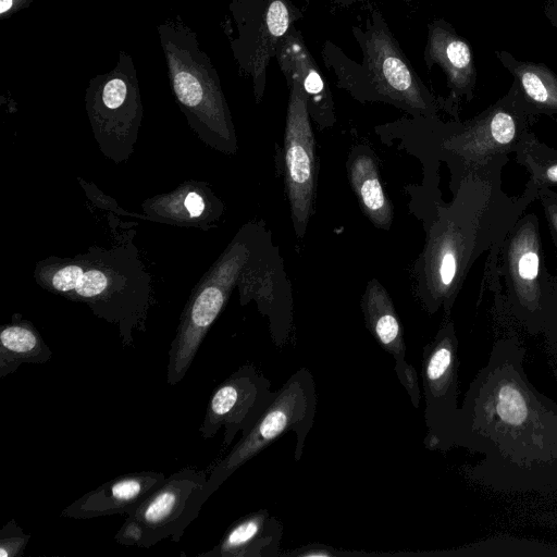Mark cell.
I'll return each mask as SVG.
<instances>
[{
  "label": "cell",
  "mask_w": 557,
  "mask_h": 557,
  "mask_svg": "<svg viewBox=\"0 0 557 557\" xmlns=\"http://www.w3.org/2000/svg\"><path fill=\"white\" fill-rule=\"evenodd\" d=\"M495 55L512 75L513 84L530 113L557 114V75L548 66L518 60L504 50L495 51Z\"/></svg>",
  "instance_id": "17"
},
{
  "label": "cell",
  "mask_w": 557,
  "mask_h": 557,
  "mask_svg": "<svg viewBox=\"0 0 557 557\" xmlns=\"http://www.w3.org/2000/svg\"><path fill=\"white\" fill-rule=\"evenodd\" d=\"M157 471H136L114 478L87 492L61 512V517L86 520L102 516L131 515L165 481Z\"/></svg>",
  "instance_id": "11"
},
{
  "label": "cell",
  "mask_w": 557,
  "mask_h": 557,
  "mask_svg": "<svg viewBox=\"0 0 557 557\" xmlns=\"http://www.w3.org/2000/svg\"><path fill=\"white\" fill-rule=\"evenodd\" d=\"M317 392L311 372L297 370L274 395L250 431L211 470L207 480L210 497L236 470L288 432L296 435L294 458L299 461L317 411Z\"/></svg>",
  "instance_id": "3"
},
{
  "label": "cell",
  "mask_w": 557,
  "mask_h": 557,
  "mask_svg": "<svg viewBox=\"0 0 557 557\" xmlns=\"http://www.w3.org/2000/svg\"><path fill=\"white\" fill-rule=\"evenodd\" d=\"M32 2L33 0H0V15L2 18L10 16Z\"/></svg>",
  "instance_id": "25"
},
{
  "label": "cell",
  "mask_w": 557,
  "mask_h": 557,
  "mask_svg": "<svg viewBox=\"0 0 557 557\" xmlns=\"http://www.w3.org/2000/svg\"><path fill=\"white\" fill-rule=\"evenodd\" d=\"M540 259L535 250H525L518 260V274L525 282L534 281L539 275Z\"/></svg>",
  "instance_id": "23"
},
{
  "label": "cell",
  "mask_w": 557,
  "mask_h": 557,
  "mask_svg": "<svg viewBox=\"0 0 557 557\" xmlns=\"http://www.w3.org/2000/svg\"><path fill=\"white\" fill-rule=\"evenodd\" d=\"M245 301L255 299L260 313L268 318L270 334L276 347H282L293 329L292 286L284 271L283 258L271 233L259 226L249 259L242 272Z\"/></svg>",
  "instance_id": "9"
},
{
  "label": "cell",
  "mask_w": 557,
  "mask_h": 557,
  "mask_svg": "<svg viewBox=\"0 0 557 557\" xmlns=\"http://www.w3.org/2000/svg\"><path fill=\"white\" fill-rule=\"evenodd\" d=\"M544 177L549 183H557V163H554L545 169Z\"/></svg>",
  "instance_id": "28"
},
{
  "label": "cell",
  "mask_w": 557,
  "mask_h": 557,
  "mask_svg": "<svg viewBox=\"0 0 557 557\" xmlns=\"http://www.w3.org/2000/svg\"><path fill=\"white\" fill-rule=\"evenodd\" d=\"M454 343L443 330L435 341L423 349L422 380L425 398V421L429 429L425 446L434 448L441 440V421L447 400L454 370Z\"/></svg>",
  "instance_id": "15"
},
{
  "label": "cell",
  "mask_w": 557,
  "mask_h": 557,
  "mask_svg": "<svg viewBox=\"0 0 557 557\" xmlns=\"http://www.w3.org/2000/svg\"><path fill=\"white\" fill-rule=\"evenodd\" d=\"M52 350L28 322H13L0 331V377L14 373L23 363H46Z\"/></svg>",
  "instance_id": "18"
},
{
  "label": "cell",
  "mask_w": 557,
  "mask_h": 557,
  "mask_svg": "<svg viewBox=\"0 0 557 557\" xmlns=\"http://www.w3.org/2000/svg\"><path fill=\"white\" fill-rule=\"evenodd\" d=\"M259 225L249 224L235 238L208 284L184 312L174 336L166 367V382L180 383L189 370L210 326L225 306L251 253Z\"/></svg>",
  "instance_id": "4"
},
{
  "label": "cell",
  "mask_w": 557,
  "mask_h": 557,
  "mask_svg": "<svg viewBox=\"0 0 557 557\" xmlns=\"http://www.w3.org/2000/svg\"><path fill=\"white\" fill-rule=\"evenodd\" d=\"M544 12L548 21L557 29V0H546Z\"/></svg>",
  "instance_id": "27"
},
{
  "label": "cell",
  "mask_w": 557,
  "mask_h": 557,
  "mask_svg": "<svg viewBox=\"0 0 557 557\" xmlns=\"http://www.w3.org/2000/svg\"><path fill=\"white\" fill-rule=\"evenodd\" d=\"M184 206L191 216H199L205 208L202 198L197 193H189L185 198Z\"/></svg>",
  "instance_id": "26"
},
{
  "label": "cell",
  "mask_w": 557,
  "mask_h": 557,
  "mask_svg": "<svg viewBox=\"0 0 557 557\" xmlns=\"http://www.w3.org/2000/svg\"><path fill=\"white\" fill-rule=\"evenodd\" d=\"M335 1H339L342 3H347V2H354V1H358V0H335Z\"/></svg>",
  "instance_id": "29"
},
{
  "label": "cell",
  "mask_w": 557,
  "mask_h": 557,
  "mask_svg": "<svg viewBox=\"0 0 557 557\" xmlns=\"http://www.w3.org/2000/svg\"><path fill=\"white\" fill-rule=\"evenodd\" d=\"M360 304L367 329L393 357L396 375L413 407L418 408L421 397L418 374L407 362L404 330L389 294L376 278H372L366 286Z\"/></svg>",
  "instance_id": "10"
},
{
  "label": "cell",
  "mask_w": 557,
  "mask_h": 557,
  "mask_svg": "<svg viewBox=\"0 0 557 557\" xmlns=\"http://www.w3.org/2000/svg\"><path fill=\"white\" fill-rule=\"evenodd\" d=\"M30 534L25 533L14 519L0 530V557H18L28 544Z\"/></svg>",
  "instance_id": "21"
},
{
  "label": "cell",
  "mask_w": 557,
  "mask_h": 557,
  "mask_svg": "<svg viewBox=\"0 0 557 557\" xmlns=\"http://www.w3.org/2000/svg\"><path fill=\"white\" fill-rule=\"evenodd\" d=\"M289 97L284 128V182L295 235L302 239L313 213L318 176L315 143L307 97L294 75H285Z\"/></svg>",
  "instance_id": "5"
},
{
  "label": "cell",
  "mask_w": 557,
  "mask_h": 557,
  "mask_svg": "<svg viewBox=\"0 0 557 557\" xmlns=\"http://www.w3.org/2000/svg\"><path fill=\"white\" fill-rule=\"evenodd\" d=\"M208 475L194 467L183 468L169 476L131 513L145 528L141 548L171 539L178 542L186 528L198 517L207 495Z\"/></svg>",
  "instance_id": "7"
},
{
  "label": "cell",
  "mask_w": 557,
  "mask_h": 557,
  "mask_svg": "<svg viewBox=\"0 0 557 557\" xmlns=\"http://www.w3.org/2000/svg\"><path fill=\"white\" fill-rule=\"evenodd\" d=\"M405 1L410 2L411 0H405Z\"/></svg>",
  "instance_id": "30"
},
{
  "label": "cell",
  "mask_w": 557,
  "mask_h": 557,
  "mask_svg": "<svg viewBox=\"0 0 557 557\" xmlns=\"http://www.w3.org/2000/svg\"><path fill=\"white\" fill-rule=\"evenodd\" d=\"M352 33L362 52L360 64L330 41L321 52L339 88L360 102H384L416 119L450 112L447 99L435 97L420 79L380 11L372 10L364 27L355 26Z\"/></svg>",
  "instance_id": "1"
},
{
  "label": "cell",
  "mask_w": 557,
  "mask_h": 557,
  "mask_svg": "<svg viewBox=\"0 0 557 557\" xmlns=\"http://www.w3.org/2000/svg\"><path fill=\"white\" fill-rule=\"evenodd\" d=\"M283 524L267 509L234 521L220 542L199 557H275L280 555Z\"/></svg>",
  "instance_id": "14"
},
{
  "label": "cell",
  "mask_w": 557,
  "mask_h": 557,
  "mask_svg": "<svg viewBox=\"0 0 557 557\" xmlns=\"http://www.w3.org/2000/svg\"><path fill=\"white\" fill-rule=\"evenodd\" d=\"M346 169L362 213L376 228L388 231L394 219L393 206L383 189L374 152L367 145L355 146Z\"/></svg>",
  "instance_id": "16"
},
{
  "label": "cell",
  "mask_w": 557,
  "mask_h": 557,
  "mask_svg": "<svg viewBox=\"0 0 557 557\" xmlns=\"http://www.w3.org/2000/svg\"><path fill=\"white\" fill-rule=\"evenodd\" d=\"M496 410L500 419L511 425L522 424L528 414L522 394L511 384L499 388Z\"/></svg>",
  "instance_id": "20"
},
{
  "label": "cell",
  "mask_w": 557,
  "mask_h": 557,
  "mask_svg": "<svg viewBox=\"0 0 557 557\" xmlns=\"http://www.w3.org/2000/svg\"><path fill=\"white\" fill-rule=\"evenodd\" d=\"M157 29L178 102L234 151L236 140L220 79L196 34L180 21H166Z\"/></svg>",
  "instance_id": "2"
},
{
  "label": "cell",
  "mask_w": 557,
  "mask_h": 557,
  "mask_svg": "<svg viewBox=\"0 0 557 557\" xmlns=\"http://www.w3.org/2000/svg\"><path fill=\"white\" fill-rule=\"evenodd\" d=\"M341 555L335 548L322 544H309L287 554L295 557H332Z\"/></svg>",
  "instance_id": "24"
},
{
  "label": "cell",
  "mask_w": 557,
  "mask_h": 557,
  "mask_svg": "<svg viewBox=\"0 0 557 557\" xmlns=\"http://www.w3.org/2000/svg\"><path fill=\"white\" fill-rule=\"evenodd\" d=\"M230 8L238 29L231 46L239 67L251 76L259 102L269 62L301 13L289 0H233Z\"/></svg>",
  "instance_id": "6"
},
{
  "label": "cell",
  "mask_w": 557,
  "mask_h": 557,
  "mask_svg": "<svg viewBox=\"0 0 557 557\" xmlns=\"http://www.w3.org/2000/svg\"><path fill=\"white\" fill-rule=\"evenodd\" d=\"M51 285L58 292L75 293L83 299L91 300L108 289L109 278L101 270L85 271L77 264H69L52 274Z\"/></svg>",
  "instance_id": "19"
},
{
  "label": "cell",
  "mask_w": 557,
  "mask_h": 557,
  "mask_svg": "<svg viewBox=\"0 0 557 557\" xmlns=\"http://www.w3.org/2000/svg\"><path fill=\"white\" fill-rule=\"evenodd\" d=\"M423 57L429 70L436 64L446 75L447 103L454 113L457 102L462 98L470 100L475 87L476 70L469 42L448 22L436 18L428 26Z\"/></svg>",
  "instance_id": "12"
},
{
  "label": "cell",
  "mask_w": 557,
  "mask_h": 557,
  "mask_svg": "<svg viewBox=\"0 0 557 557\" xmlns=\"http://www.w3.org/2000/svg\"><path fill=\"white\" fill-rule=\"evenodd\" d=\"M275 58L284 75H294L298 79L307 97L310 117L321 129L332 127L336 115L331 90L294 26L278 42Z\"/></svg>",
  "instance_id": "13"
},
{
  "label": "cell",
  "mask_w": 557,
  "mask_h": 557,
  "mask_svg": "<svg viewBox=\"0 0 557 557\" xmlns=\"http://www.w3.org/2000/svg\"><path fill=\"white\" fill-rule=\"evenodd\" d=\"M274 392L258 368L243 364L211 394L199 426L201 437L211 438L223 428L222 446L230 447L238 433L246 435L256 424Z\"/></svg>",
  "instance_id": "8"
},
{
  "label": "cell",
  "mask_w": 557,
  "mask_h": 557,
  "mask_svg": "<svg viewBox=\"0 0 557 557\" xmlns=\"http://www.w3.org/2000/svg\"><path fill=\"white\" fill-rule=\"evenodd\" d=\"M145 540V528L143 523L134 516L128 515L114 535V541L125 546L143 547Z\"/></svg>",
  "instance_id": "22"
}]
</instances>
